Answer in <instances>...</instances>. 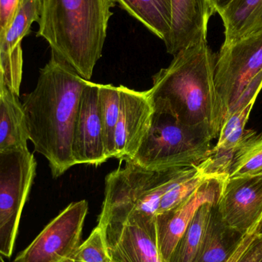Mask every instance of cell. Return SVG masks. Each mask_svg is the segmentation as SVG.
<instances>
[{
  "label": "cell",
  "instance_id": "cell-29",
  "mask_svg": "<svg viewBox=\"0 0 262 262\" xmlns=\"http://www.w3.org/2000/svg\"><path fill=\"white\" fill-rule=\"evenodd\" d=\"M233 0H212L217 13L221 14Z\"/></svg>",
  "mask_w": 262,
  "mask_h": 262
},
{
  "label": "cell",
  "instance_id": "cell-24",
  "mask_svg": "<svg viewBox=\"0 0 262 262\" xmlns=\"http://www.w3.org/2000/svg\"><path fill=\"white\" fill-rule=\"evenodd\" d=\"M207 178L209 177H204L198 166L191 168L189 172L162 197L157 215L171 210L186 202Z\"/></svg>",
  "mask_w": 262,
  "mask_h": 262
},
{
  "label": "cell",
  "instance_id": "cell-27",
  "mask_svg": "<svg viewBox=\"0 0 262 262\" xmlns=\"http://www.w3.org/2000/svg\"><path fill=\"white\" fill-rule=\"evenodd\" d=\"M259 233L260 231L258 230L243 235L236 249L232 252V255L223 262H238Z\"/></svg>",
  "mask_w": 262,
  "mask_h": 262
},
{
  "label": "cell",
  "instance_id": "cell-30",
  "mask_svg": "<svg viewBox=\"0 0 262 262\" xmlns=\"http://www.w3.org/2000/svg\"><path fill=\"white\" fill-rule=\"evenodd\" d=\"M0 262H5L3 258V255H2L1 254H0Z\"/></svg>",
  "mask_w": 262,
  "mask_h": 262
},
{
  "label": "cell",
  "instance_id": "cell-13",
  "mask_svg": "<svg viewBox=\"0 0 262 262\" xmlns=\"http://www.w3.org/2000/svg\"><path fill=\"white\" fill-rule=\"evenodd\" d=\"M72 152L77 164L100 166L109 160L98 106V84L88 81L74 130Z\"/></svg>",
  "mask_w": 262,
  "mask_h": 262
},
{
  "label": "cell",
  "instance_id": "cell-8",
  "mask_svg": "<svg viewBox=\"0 0 262 262\" xmlns=\"http://www.w3.org/2000/svg\"><path fill=\"white\" fill-rule=\"evenodd\" d=\"M89 203H71L52 220L13 262H68L79 247Z\"/></svg>",
  "mask_w": 262,
  "mask_h": 262
},
{
  "label": "cell",
  "instance_id": "cell-2",
  "mask_svg": "<svg viewBox=\"0 0 262 262\" xmlns=\"http://www.w3.org/2000/svg\"><path fill=\"white\" fill-rule=\"evenodd\" d=\"M216 58L207 41L191 45L154 75L148 90L154 105L170 112L183 125L207 131L213 139L222 126L215 85Z\"/></svg>",
  "mask_w": 262,
  "mask_h": 262
},
{
  "label": "cell",
  "instance_id": "cell-20",
  "mask_svg": "<svg viewBox=\"0 0 262 262\" xmlns=\"http://www.w3.org/2000/svg\"><path fill=\"white\" fill-rule=\"evenodd\" d=\"M121 9L138 20L163 41L171 26L170 0H115Z\"/></svg>",
  "mask_w": 262,
  "mask_h": 262
},
{
  "label": "cell",
  "instance_id": "cell-10",
  "mask_svg": "<svg viewBox=\"0 0 262 262\" xmlns=\"http://www.w3.org/2000/svg\"><path fill=\"white\" fill-rule=\"evenodd\" d=\"M216 207L225 224L240 235L260 231L262 175L227 177Z\"/></svg>",
  "mask_w": 262,
  "mask_h": 262
},
{
  "label": "cell",
  "instance_id": "cell-16",
  "mask_svg": "<svg viewBox=\"0 0 262 262\" xmlns=\"http://www.w3.org/2000/svg\"><path fill=\"white\" fill-rule=\"evenodd\" d=\"M262 89V73L258 74L242 94L225 118L213 149L236 152L246 134V124Z\"/></svg>",
  "mask_w": 262,
  "mask_h": 262
},
{
  "label": "cell",
  "instance_id": "cell-5",
  "mask_svg": "<svg viewBox=\"0 0 262 262\" xmlns=\"http://www.w3.org/2000/svg\"><path fill=\"white\" fill-rule=\"evenodd\" d=\"M106 177L105 192L98 224L129 215L156 218L162 197L190 168L151 171L130 161Z\"/></svg>",
  "mask_w": 262,
  "mask_h": 262
},
{
  "label": "cell",
  "instance_id": "cell-17",
  "mask_svg": "<svg viewBox=\"0 0 262 262\" xmlns=\"http://www.w3.org/2000/svg\"><path fill=\"white\" fill-rule=\"evenodd\" d=\"M28 140L23 104L0 72V151L27 146Z\"/></svg>",
  "mask_w": 262,
  "mask_h": 262
},
{
  "label": "cell",
  "instance_id": "cell-14",
  "mask_svg": "<svg viewBox=\"0 0 262 262\" xmlns=\"http://www.w3.org/2000/svg\"><path fill=\"white\" fill-rule=\"evenodd\" d=\"M171 26L164 41L172 55L191 45L207 41L208 25L216 13L212 0H170Z\"/></svg>",
  "mask_w": 262,
  "mask_h": 262
},
{
  "label": "cell",
  "instance_id": "cell-12",
  "mask_svg": "<svg viewBox=\"0 0 262 262\" xmlns=\"http://www.w3.org/2000/svg\"><path fill=\"white\" fill-rule=\"evenodd\" d=\"M227 177H209L180 206L156 215L157 245L163 262H167L176 246L200 206L216 203Z\"/></svg>",
  "mask_w": 262,
  "mask_h": 262
},
{
  "label": "cell",
  "instance_id": "cell-18",
  "mask_svg": "<svg viewBox=\"0 0 262 262\" xmlns=\"http://www.w3.org/2000/svg\"><path fill=\"white\" fill-rule=\"evenodd\" d=\"M220 15L225 29L223 46L262 31V0H233Z\"/></svg>",
  "mask_w": 262,
  "mask_h": 262
},
{
  "label": "cell",
  "instance_id": "cell-25",
  "mask_svg": "<svg viewBox=\"0 0 262 262\" xmlns=\"http://www.w3.org/2000/svg\"><path fill=\"white\" fill-rule=\"evenodd\" d=\"M68 262H112L102 226L98 224Z\"/></svg>",
  "mask_w": 262,
  "mask_h": 262
},
{
  "label": "cell",
  "instance_id": "cell-3",
  "mask_svg": "<svg viewBox=\"0 0 262 262\" xmlns=\"http://www.w3.org/2000/svg\"><path fill=\"white\" fill-rule=\"evenodd\" d=\"M115 5V0H41L37 35L57 58L90 81Z\"/></svg>",
  "mask_w": 262,
  "mask_h": 262
},
{
  "label": "cell",
  "instance_id": "cell-1",
  "mask_svg": "<svg viewBox=\"0 0 262 262\" xmlns=\"http://www.w3.org/2000/svg\"><path fill=\"white\" fill-rule=\"evenodd\" d=\"M88 81L52 53L40 69L35 89L25 98L29 140L47 159L54 178L76 165L72 152L74 130Z\"/></svg>",
  "mask_w": 262,
  "mask_h": 262
},
{
  "label": "cell",
  "instance_id": "cell-4",
  "mask_svg": "<svg viewBox=\"0 0 262 262\" xmlns=\"http://www.w3.org/2000/svg\"><path fill=\"white\" fill-rule=\"evenodd\" d=\"M212 140L207 131L183 125L170 112L154 105L150 128L127 161L151 171L195 167L207 158Z\"/></svg>",
  "mask_w": 262,
  "mask_h": 262
},
{
  "label": "cell",
  "instance_id": "cell-9",
  "mask_svg": "<svg viewBox=\"0 0 262 262\" xmlns=\"http://www.w3.org/2000/svg\"><path fill=\"white\" fill-rule=\"evenodd\" d=\"M98 225L104 229L112 262H163L157 245L156 218L129 215Z\"/></svg>",
  "mask_w": 262,
  "mask_h": 262
},
{
  "label": "cell",
  "instance_id": "cell-11",
  "mask_svg": "<svg viewBox=\"0 0 262 262\" xmlns=\"http://www.w3.org/2000/svg\"><path fill=\"white\" fill-rule=\"evenodd\" d=\"M120 111L115 131L114 158H134L150 128L154 104L149 92H137L119 86Z\"/></svg>",
  "mask_w": 262,
  "mask_h": 262
},
{
  "label": "cell",
  "instance_id": "cell-28",
  "mask_svg": "<svg viewBox=\"0 0 262 262\" xmlns=\"http://www.w3.org/2000/svg\"><path fill=\"white\" fill-rule=\"evenodd\" d=\"M238 262H262V233H259Z\"/></svg>",
  "mask_w": 262,
  "mask_h": 262
},
{
  "label": "cell",
  "instance_id": "cell-31",
  "mask_svg": "<svg viewBox=\"0 0 262 262\" xmlns=\"http://www.w3.org/2000/svg\"><path fill=\"white\" fill-rule=\"evenodd\" d=\"M260 233H262V220L261 224H260Z\"/></svg>",
  "mask_w": 262,
  "mask_h": 262
},
{
  "label": "cell",
  "instance_id": "cell-26",
  "mask_svg": "<svg viewBox=\"0 0 262 262\" xmlns=\"http://www.w3.org/2000/svg\"><path fill=\"white\" fill-rule=\"evenodd\" d=\"M23 0H0V39L13 20Z\"/></svg>",
  "mask_w": 262,
  "mask_h": 262
},
{
  "label": "cell",
  "instance_id": "cell-15",
  "mask_svg": "<svg viewBox=\"0 0 262 262\" xmlns=\"http://www.w3.org/2000/svg\"><path fill=\"white\" fill-rule=\"evenodd\" d=\"M41 0H23L19 8L0 39V72L8 87L19 96L23 78V58L21 41L39 20Z\"/></svg>",
  "mask_w": 262,
  "mask_h": 262
},
{
  "label": "cell",
  "instance_id": "cell-22",
  "mask_svg": "<svg viewBox=\"0 0 262 262\" xmlns=\"http://www.w3.org/2000/svg\"><path fill=\"white\" fill-rule=\"evenodd\" d=\"M258 175H262V133L246 130L228 177Z\"/></svg>",
  "mask_w": 262,
  "mask_h": 262
},
{
  "label": "cell",
  "instance_id": "cell-6",
  "mask_svg": "<svg viewBox=\"0 0 262 262\" xmlns=\"http://www.w3.org/2000/svg\"><path fill=\"white\" fill-rule=\"evenodd\" d=\"M28 146L0 151V254L10 258L20 219L36 176Z\"/></svg>",
  "mask_w": 262,
  "mask_h": 262
},
{
  "label": "cell",
  "instance_id": "cell-21",
  "mask_svg": "<svg viewBox=\"0 0 262 262\" xmlns=\"http://www.w3.org/2000/svg\"><path fill=\"white\" fill-rule=\"evenodd\" d=\"M215 204L207 203L200 206L187 229L177 243L167 262L195 261L206 233L212 206Z\"/></svg>",
  "mask_w": 262,
  "mask_h": 262
},
{
  "label": "cell",
  "instance_id": "cell-7",
  "mask_svg": "<svg viewBox=\"0 0 262 262\" xmlns=\"http://www.w3.org/2000/svg\"><path fill=\"white\" fill-rule=\"evenodd\" d=\"M261 71L262 31L229 46H222L215 69L222 124L242 94Z\"/></svg>",
  "mask_w": 262,
  "mask_h": 262
},
{
  "label": "cell",
  "instance_id": "cell-23",
  "mask_svg": "<svg viewBox=\"0 0 262 262\" xmlns=\"http://www.w3.org/2000/svg\"><path fill=\"white\" fill-rule=\"evenodd\" d=\"M98 106L108 158L115 157V131L120 111L119 87L98 84Z\"/></svg>",
  "mask_w": 262,
  "mask_h": 262
},
{
  "label": "cell",
  "instance_id": "cell-19",
  "mask_svg": "<svg viewBox=\"0 0 262 262\" xmlns=\"http://www.w3.org/2000/svg\"><path fill=\"white\" fill-rule=\"evenodd\" d=\"M243 235L229 229L212 206L206 233L194 262H223L235 251Z\"/></svg>",
  "mask_w": 262,
  "mask_h": 262
}]
</instances>
